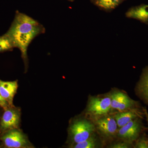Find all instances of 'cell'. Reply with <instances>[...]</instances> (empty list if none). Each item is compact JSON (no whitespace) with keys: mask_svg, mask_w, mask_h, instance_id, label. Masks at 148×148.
Here are the masks:
<instances>
[{"mask_svg":"<svg viewBox=\"0 0 148 148\" xmlns=\"http://www.w3.org/2000/svg\"><path fill=\"white\" fill-rule=\"evenodd\" d=\"M121 0H97L96 4L98 6L105 10L114 8Z\"/></svg>","mask_w":148,"mask_h":148,"instance_id":"cell-14","label":"cell"},{"mask_svg":"<svg viewBox=\"0 0 148 148\" xmlns=\"http://www.w3.org/2000/svg\"><path fill=\"white\" fill-rule=\"evenodd\" d=\"M111 98V108L119 112L137 109L138 103L130 98L124 92L116 90L110 95Z\"/></svg>","mask_w":148,"mask_h":148,"instance_id":"cell-8","label":"cell"},{"mask_svg":"<svg viewBox=\"0 0 148 148\" xmlns=\"http://www.w3.org/2000/svg\"><path fill=\"white\" fill-rule=\"evenodd\" d=\"M95 130L93 122L86 119H79L74 121L70 125L69 137L73 145L87 140L95 133Z\"/></svg>","mask_w":148,"mask_h":148,"instance_id":"cell-2","label":"cell"},{"mask_svg":"<svg viewBox=\"0 0 148 148\" xmlns=\"http://www.w3.org/2000/svg\"><path fill=\"white\" fill-rule=\"evenodd\" d=\"M134 147L136 148H148V140L145 138H139L135 141Z\"/></svg>","mask_w":148,"mask_h":148,"instance_id":"cell-16","label":"cell"},{"mask_svg":"<svg viewBox=\"0 0 148 148\" xmlns=\"http://www.w3.org/2000/svg\"><path fill=\"white\" fill-rule=\"evenodd\" d=\"M10 106L8 103L5 101L4 99L2 97L0 94V107L2 108L4 110Z\"/></svg>","mask_w":148,"mask_h":148,"instance_id":"cell-18","label":"cell"},{"mask_svg":"<svg viewBox=\"0 0 148 148\" xmlns=\"http://www.w3.org/2000/svg\"><path fill=\"white\" fill-rule=\"evenodd\" d=\"M111 110L110 96H91L88 102L86 110L93 119L109 114Z\"/></svg>","mask_w":148,"mask_h":148,"instance_id":"cell-4","label":"cell"},{"mask_svg":"<svg viewBox=\"0 0 148 148\" xmlns=\"http://www.w3.org/2000/svg\"><path fill=\"white\" fill-rule=\"evenodd\" d=\"M136 91L140 98L148 105V66L143 70Z\"/></svg>","mask_w":148,"mask_h":148,"instance_id":"cell-11","label":"cell"},{"mask_svg":"<svg viewBox=\"0 0 148 148\" xmlns=\"http://www.w3.org/2000/svg\"><path fill=\"white\" fill-rule=\"evenodd\" d=\"M44 27L36 20L25 14L17 12L11 26L5 35L11 41L14 47L21 52L25 67L28 62L27 50L33 40L45 32Z\"/></svg>","mask_w":148,"mask_h":148,"instance_id":"cell-1","label":"cell"},{"mask_svg":"<svg viewBox=\"0 0 148 148\" xmlns=\"http://www.w3.org/2000/svg\"><path fill=\"white\" fill-rule=\"evenodd\" d=\"M21 119L20 109L9 106L4 112L0 120V132L3 133L8 130L18 128Z\"/></svg>","mask_w":148,"mask_h":148,"instance_id":"cell-7","label":"cell"},{"mask_svg":"<svg viewBox=\"0 0 148 148\" xmlns=\"http://www.w3.org/2000/svg\"><path fill=\"white\" fill-rule=\"evenodd\" d=\"M0 141L6 148H34L27 135L18 128L11 130L3 133L0 137Z\"/></svg>","mask_w":148,"mask_h":148,"instance_id":"cell-3","label":"cell"},{"mask_svg":"<svg viewBox=\"0 0 148 148\" xmlns=\"http://www.w3.org/2000/svg\"><path fill=\"white\" fill-rule=\"evenodd\" d=\"M14 47L11 41L6 35L0 37V52L10 50Z\"/></svg>","mask_w":148,"mask_h":148,"instance_id":"cell-15","label":"cell"},{"mask_svg":"<svg viewBox=\"0 0 148 148\" xmlns=\"http://www.w3.org/2000/svg\"><path fill=\"white\" fill-rule=\"evenodd\" d=\"M93 120L96 130L103 138L111 139L116 136L118 127L114 116L108 114Z\"/></svg>","mask_w":148,"mask_h":148,"instance_id":"cell-6","label":"cell"},{"mask_svg":"<svg viewBox=\"0 0 148 148\" xmlns=\"http://www.w3.org/2000/svg\"><path fill=\"white\" fill-rule=\"evenodd\" d=\"M126 16L148 24V5H144L130 9L126 12Z\"/></svg>","mask_w":148,"mask_h":148,"instance_id":"cell-12","label":"cell"},{"mask_svg":"<svg viewBox=\"0 0 148 148\" xmlns=\"http://www.w3.org/2000/svg\"><path fill=\"white\" fill-rule=\"evenodd\" d=\"M142 118H137L130 121L118 130L116 136L119 138L132 144L140 138L143 130Z\"/></svg>","mask_w":148,"mask_h":148,"instance_id":"cell-5","label":"cell"},{"mask_svg":"<svg viewBox=\"0 0 148 148\" xmlns=\"http://www.w3.org/2000/svg\"><path fill=\"white\" fill-rule=\"evenodd\" d=\"M132 144L122 141L118 143H114L109 146V148H128L132 147Z\"/></svg>","mask_w":148,"mask_h":148,"instance_id":"cell-17","label":"cell"},{"mask_svg":"<svg viewBox=\"0 0 148 148\" xmlns=\"http://www.w3.org/2000/svg\"><path fill=\"white\" fill-rule=\"evenodd\" d=\"M17 80L3 81L0 79V94L10 106H13V99L17 89Z\"/></svg>","mask_w":148,"mask_h":148,"instance_id":"cell-9","label":"cell"},{"mask_svg":"<svg viewBox=\"0 0 148 148\" xmlns=\"http://www.w3.org/2000/svg\"><path fill=\"white\" fill-rule=\"evenodd\" d=\"M144 114H145V115L146 119H147V122L148 125V113L146 109H145V110H144Z\"/></svg>","mask_w":148,"mask_h":148,"instance_id":"cell-19","label":"cell"},{"mask_svg":"<svg viewBox=\"0 0 148 148\" xmlns=\"http://www.w3.org/2000/svg\"><path fill=\"white\" fill-rule=\"evenodd\" d=\"M99 140L95 133L90 136L87 140L81 143H77L71 146V147L73 148H95L99 147Z\"/></svg>","mask_w":148,"mask_h":148,"instance_id":"cell-13","label":"cell"},{"mask_svg":"<svg viewBox=\"0 0 148 148\" xmlns=\"http://www.w3.org/2000/svg\"><path fill=\"white\" fill-rule=\"evenodd\" d=\"M143 113L138 109L119 112L114 115L118 128L122 127L130 121L137 118H142Z\"/></svg>","mask_w":148,"mask_h":148,"instance_id":"cell-10","label":"cell"}]
</instances>
